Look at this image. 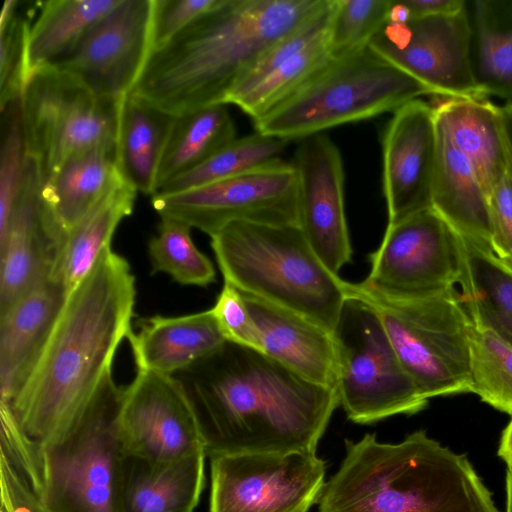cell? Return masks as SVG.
Listing matches in <instances>:
<instances>
[{"instance_id":"1","label":"cell","mask_w":512,"mask_h":512,"mask_svg":"<svg viewBox=\"0 0 512 512\" xmlns=\"http://www.w3.org/2000/svg\"><path fill=\"white\" fill-rule=\"evenodd\" d=\"M173 376L186 393L209 457L316 452L340 405L336 387L313 383L262 352L229 341Z\"/></svg>"},{"instance_id":"2","label":"cell","mask_w":512,"mask_h":512,"mask_svg":"<svg viewBox=\"0 0 512 512\" xmlns=\"http://www.w3.org/2000/svg\"><path fill=\"white\" fill-rule=\"evenodd\" d=\"M135 300L129 263L107 247L67 294L36 362L8 402L32 441L55 442L77 421L132 331Z\"/></svg>"},{"instance_id":"3","label":"cell","mask_w":512,"mask_h":512,"mask_svg":"<svg viewBox=\"0 0 512 512\" xmlns=\"http://www.w3.org/2000/svg\"><path fill=\"white\" fill-rule=\"evenodd\" d=\"M319 1L223 0L152 50L130 93L173 116L225 104L251 65Z\"/></svg>"},{"instance_id":"4","label":"cell","mask_w":512,"mask_h":512,"mask_svg":"<svg viewBox=\"0 0 512 512\" xmlns=\"http://www.w3.org/2000/svg\"><path fill=\"white\" fill-rule=\"evenodd\" d=\"M345 446L319 512H500L467 457L425 431L397 444L367 433Z\"/></svg>"},{"instance_id":"5","label":"cell","mask_w":512,"mask_h":512,"mask_svg":"<svg viewBox=\"0 0 512 512\" xmlns=\"http://www.w3.org/2000/svg\"><path fill=\"white\" fill-rule=\"evenodd\" d=\"M210 237L224 282L332 333L350 296V282L324 265L298 225L237 221Z\"/></svg>"},{"instance_id":"6","label":"cell","mask_w":512,"mask_h":512,"mask_svg":"<svg viewBox=\"0 0 512 512\" xmlns=\"http://www.w3.org/2000/svg\"><path fill=\"white\" fill-rule=\"evenodd\" d=\"M432 96L421 82L384 59L369 45L330 62L261 117L255 131L287 141L338 125L394 112Z\"/></svg>"},{"instance_id":"7","label":"cell","mask_w":512,"mask_h":512,"mask_svg":"<svg viewBox=\"0 0 512 512\" xmlns=\"http://www.w3.org/2000/svg\"><path fill=\"white\" fill-rule=\"evenodd\" d=\"M124 394L110 372L67 433L40 446L39 497L50 512H121L126 455L118 424Z\"/></svg>"},{"instance_id":"8","label":"cell","mask_w":512,"mask_h":512,"mask_svg":"<svg viewBox=\"0 0 512 512\" xmlns=\"http://www.w3.org/2000/svg\"><path fill=\"white\" fill-rule=\"evenodd\" d=\"M378 313L393 348L421 395L430 399L471 392L472 320L451 288L415 300H388L352 289Z\"/></svg>"},{"instance_id":"9","label":"cell","mask_w":512,"mask_h":512,"mask_svg":"<svg viewBox=\"0 0 512 512\" xmlns=\"http://www.w3.org/2000/svg\"><path fill=\"white\" fill-rule=\"evenodd\" d=\"M123 99L97 94L57 65L29 75L20 98L22 132L43 180L79 152L116 144Z\"/></svg>"},{"instance_id":"10","label":"cell","mask_w":512,"mask_h":512,"mask_svg":"<svg viewBox=\"0 0 512 512\" xmlns=\"http://www.w3.org/2000/svg\"><path fill=\"white\" fill-rule=\"evenodd\" d=\"M332 337L340 405L349 420L372 424L426 408L428 399L403 368L370 303L350 293Z\"/></svg>"},{"instance_id":"11","label":"cell","mask_w":512,"mask_h":512,"mask_svg":"<svg viewBox=\"0 0 512 512\" xmlns=\"http://www.w3.org/2000/svg\"><path fill=\"white\" fill-rule=\"evenodd\" d=\"M370 272L354 291L388 300L439 295L458 283L460 236L433 209L387 225L379 247L369 255Z\"/></svg>"},{"instance_id":"12","label":"cell","mask_w":512,"mask_h":512,"mask_svg":"<svg viewBox=\"0 0 512 512\" xmlns=\"http://www.w3.org/2000/svg\"><path fill=\"white\" fill-rule=\"evenodd\" d=\"M151 203L160 217L209 236L237 221L298 225V177L294 164L281 159L232 178L153 195Z\"/></svg>"},{"instance_id":"13","label":"cell","mask_w":512,"mask_h":512,"mask_svg":"<svg viewBox=\"0 0 512 512\" xmlns=\"http://www.w3.org/2000/svg\"><path fill=\"white\" fill-rule=\"evenodd\" d=\"M209 512H308L325 485L316 452L210 457Z\"/></svg>"},{"instance_id":"14","label":"cell","mask_w":512,"mask_h":512,"mask_svg":"<svg viewBox=\"0 0 512 512\" xmlns=\"http://www.w3.org/2000/svg\"><path fill=\"white\" fill-rule=\"evenodd\" d=\"M472 30L466 7L456 13L387 22L369 46L432 93V97L479 98L472 69Z\"/></svg>"},{"instance_id":"15","label":"cell","mask_w":512,"mask_h":512,"mask_svg":"<svg viewBox=\"0 0 512 512\" xmlns=\"http://www.w3.org/2000/svg\"><path fill=\"white\" fill-rule=\"evenodd\" d=\"M118 432L126 456L168 462L205 452L192 407L173 375L137 369L125 386Z\"/></svg>"},{"instance_id":"16","label":"cell","mask_w":512,"mask_h":512,"mask_svg":"<svg viewBox=\"0 0 512 512\" xmlns=\"http://www.w3.org/2000/svg\"><path fill=\"white\" fill-rule=\"evenodd\" d=\"M152 13L153 0H120L69 57L53 65L71 72L101 96L123 99L151 53Z\"/></svg>"},{"instance_id":"17","label":"cell","mask_w":512,"mask_h":512,"mask_svg":"<svg viewBox=\"0 0 512 512\" xmlns=\"http://www.w3.org/2000/svg\"><path fill=\"white\" fill-rule=\"evenodd\" d=\"M42 186L43 177L28 157L21 190L0 230V315L51 279L67 236L47 209Z\"/></svg>"},{"instance_id":"18","label":"cell","mask_w":512,"mask_h":512,"mask_svg":"<svg viewBox=\"0 0 512 512\" xmlns=\"http://www.w3.org/2000/svg\"><path fill=\"white\" fill-rule=\"evenodd\" d=\"M298 177V226L334 274L351 261L352 246L344 205V167L330 137L300 140L292 161Z\"/></svg>"},{"instance_id":"19","label":"cell","mask_w":512,"mask_h":512,"mask_svg":"<svg viewBox=\"0 0 512 512\" xmlns=\"http://www.w3.org/2000/svg\"><path fill=\"white\" fill-rule=\"evenodd\" d=\"M382 152L387 225L432 209L437 160L434 106L415 99L394 111L383 133Z\"/></svg>"},{"instance_id":"20","label":"cell","mask_w":512,"mask_h":512,"mask_svg":"<svg viewBox=\"0 0 512 512\" xmlns=\"http://www.w3.org/2000/svg\"><path fill=\"white\" fill-rule=\"evenodd\" d=\"M240 292L257 329L258 351L313 383L337 388L329 330L298 312Z\"/></svg>"},{"instance_id":"21","label":"cell","mask_w":512,"mask_h":512,"mask_svg":"<svg viewBox=\"0 0 512 512\" xmlns=\"http://www.w3.org/2000/svg\"><path fill=\"white\" fill-rule=\"evenodd\" d=\"M67 296L48 280L0 315V393L10 402L36 362Z\"/></svg>"},{"instance_id":"22","label":"cell","mask_w":512,"mask_h":512,"mask_svg":"<svg viewBox=\"0 0 512 512\" xmlns=\"http://www.w3.org/2000/svg\"><path fill=\"white\" fill-rule=\"evenodd\" d=\"M129 333L137 369L174 375L208 356L225 342L212 310L182 316L155 315Z\"/></svg>"},{"instance_id":"23","label":"cell","mask_w":512,"mask_h":512,"mask_svg":"<svg viewBox=\"0 0 512 512\" xmlns=\"http://www.w3.org/2000/svg\"><path fill=\"white\" fill-rule=\"evenodd\" d=\"M437 122L469 161L487 197L507 175L499 106L488 97H433Z\"/></svg>"},{"instance_id":"24","label":"cell","mask_w":512,"mask_h":512,"mask_svg":"<svg viewBox=\"0 0 512 512\" xmlns=\"http://www.w3.org/2000/svg\"><path fill=\"white\" fill-rule=\"evenodd\" d=\"M432 209L462 239L493 250L488 197L471 164L453 146L438 122Z\"/></svg>"},{"instance_id":"25","label":"cell","mask_w":512,"mask_h":512,"mask_svg":"<svg viewBox=\"0 0 512 512\" xmlns=\"http://www.w3.org/2000/svg\"><path fill=\"white\" fill-rule=\"evenodd\" d=\"M205 452L154 462L126 456L121 512H194L205 483Z\"/></svg>"},{"instance_id":"26","label":"cell","mask_w":512,"mask_h":512,"mask_svg":"<svg viewBox=\"0 0 512 512\" xmlns=\"http://www.w3.org/2000/svg\"><path fill=\"white\" fill-rule=\"evenodd\" d=\"M117 148L103 145L79 152L44 180L42 197L52 217L67 235L114 187L124 182Z\"/></svg>"},{"instance_id":"27","label":"cell","mask_w":512,"mask_h":512,"mask_svg":"<svg viewBox=\"0 0 512 512\" xmlns=\"http://www.w3.org/2000/svg\"><path fill=\"white\" fill-rule=\"evenodd\" d=\"M461 243L460 299L476 327L512 348V270L493 250L462 238Z\"/></svg>"},{"instance_id":"28","label":"cell","mask_w":512,"mask_h":512,"mask_svg":"<svg viewBox=\"0 0 512 512\" xmlns=\"http://www.w3.org/2000/svg\"><path fill=\"white\" fill-rule=\"evenodd\" d=\"M174 117L131 93L122 100L117 163L124 180L137 192L151 196L155 192L158 166Z\"/></svg>"},{"instance_id":"29","label":"cell","mask_w":512,"mask_h":512,"mask_svg":"<svg viewBox=\"0 0 512 512\" xmlns=\"http://www.w3.org/2000/svg\"><path fill=\"white\" fill-rule=\"evenodd\" d=\"M137 191L126 181L109 191L67 234L51 280L68 294L111 246L119 223L134 208Z\"/></svg>"},{"instance_id":"30","label":"cell","mask_w":512,"mask_h":512,"mask_svg":"<svg viewBox=\"0 0 512 512\" xmlns=\"http://www.w3.org/2000/svg\"><path fill=\"white\" fill-rule=\"evenodd\" d=\"M471 5L467 10L476 84L483 96L512 104V1L476 0Z\"/></svg>"},{"instance_id":"31","label":"cell","mask_w":512,"mask_h":512,"mask_svg":"<svg viewBox=\"0 0 512 512\" xmlns=\"http://www.w3.org/2000/svg\"><path fill=\"white\" fill-rule=\"evenodd\" d=\"M120 0H48L31 24L27 39V73L69 57L92 27ZM28 79V78H27Z\"/></svg>"},{"instance_id":"32","label":"cell","mask_w":512,"mask_h":512,"mask_svg":"<svg viewBox=\"0 0 512 512\" xmlns=\"http://www.w3.org/2000/svg\"><path fill=\"white\" fill-rule=\"evenodd\" d=\"M235 139L234 121L226 104L175 116L158 166L155 192L201 165Z\"/></svg>"},{"instance_id":"33","label":"cell","mask_w":512,"mask_h":512,"mask_svg":"<svg viewBox=\"0 0 512 512\" xmlns=\"http://www.w3.org/2000/svg\"><path fill=\"white\" fill-rule=\"evenodd\" d=\"M288 142L257 131L236 138L201 165L163 184L153 195L175 193L259 169L281 160Z\"/></svg>"},{"instance_id":"34","label":"cell","mask_w":512,"mask_h":512,"mask_svg":"<svg viewBox=\"0 0 512 512\" xmlns=\"http://www.w3.org/2000/svg\"><path fill=\"white\" fill-rule=\"evenodd\" d=\"M160 218L157 234L148 245L153 273H166L182 285L205 287L213 283L214 266L195 246L192 227L177 219Z\"/></svg>"},{"instance_id":"35","label":"cell","mask_w":512,"mask_h":512,"mask_svg":"<svg viewBox=\"0 0 512 512\" xmlns=\"http://www.w3.org/2000/svg\"><path fill=\"white\" fill-rule=\"evenodd\" d=\"M471 392L512 416V348L490 330L472 325Z\"/></svg>"},{"instance_id":"36","label":"cell","mask_w":512,"mask_h":512,"mask_svg":"<svg viewBox=\"0 0 512 512\" xmlns=\"http://www.w3.org/2000/svg\"><path fill=\"white\" fill-rule=\"evenodd\" d=\"M20 1L5 0L0 15V108L21 98L26 84L27 39L31 23Z\"/></svg>"},{"instance_id":"37","label":"cell","mask_w":512,"mask_h":512,"mask_svg":"<svg viewBox=\"0 0 512 512\" xmlns=\"http://www.w3.org/2000/svg\"><path fill=\"white\" fill-rule=\"evenodd\" d=\"M390 0H336L329 34L332 58L367 46L387 21Z\"/></svg>"},{"instance_id":"38","label":"cell","mask_w":512,"mask_h":512,"mask_svg":"<svg viewBox=\"0 0 512 512\" xmlns=\"http://www.w3.org/2000/svg\"><path fill=\"white\" fill-rule=\"evenodd\" d=\"M0 230L6 225L25 176L27 153L23 138L20 99L1 109Z\"/></svg>"},{"instance_id":"39","label":"cell","mask_w":512,"mask_h":512,"mask_svg":"<svg viewBox=\"0 0 512 512\" xmlns=\"http://www.w3.org/2000/svg\"><path fill=\"white\" fill-rule=\"evenodd\" d=\"M222 2L223 0H153L152 50L164 45Z\"/></svg>"},{"instance_id":"40","label":"cell","mask_w":512,"mask_h":512,"mask_svg":"<svg viewBox=\"0 0 512 512\" xmlns=\"http://www.w3.org/2000/svg\"><path fill=\"white\" fill-rule=\"evenodd\" d=\"M226 341L258 350V334L242 293L224 282L211 308Z\"/></svg>"},{"instance_id":"41","label":"cell","mask_w":512,"mask_h":512,"mask_svg":"<svg viewBox=\"0 0 512 512\" xmlns=\"http://www.w3.org/2000/svg\"><path fill=\"white\" fill-rule=\"evenodd\" d=\"M492 249L503 262L512 261V181L508 174L488 196Z\"/></svg>"},{"instance_id":"42","label":"cell","mask_w":512,"mask_h":512,"mask_svg":"<svg viewBox=\"0 0 512 512\" xmlns=\"http://www.w3.org/2000/svg\"><path fill=\"white\" fill-rule=\"evenodd\" d=\"M0 501V512H50L39 495L2 456H0Z\"/></svg>"},{"instance_id":"43","label":"cell","mask_w":512,"mask_h":512,"mask_svg":"<svg viewBox=\"0 0 512 512\" xmlns=\"http://www.w3.org/2000/svg\"><path fill=\"white\" fill-rule=\"evenodd\" d=\"M404 2L412 19L456 13L467 5L463 0H404Z\"/></svg>"},{"instance_id":"44","label":"cell","mask_w":512,"mask_h":512,"mask_svg":"<svg viewBox=\"0 0 512 512\" xmlns=\"http://www.w3.org/2000/svg\"><path fill=\"white\" fill-rule=\"evenodd\" d=\"M499 112L506 146L507 174L512 181V104L499 107ZM505 264L512 270V261Z\"/></svg>"},{"instance_id":"45","label":"cell","mask_w":512,"mask_h":512,"mask_svg":"<svg viewBox=\"0 0 512 512\" xmlns=\"http://www.w3.org/2000/svg\"><path fill=\"white\" fill-rule=\"evenodd\" d=\"M498 455L507 464L508 470L512 472V419L501 435Z\"/></svg>"},{"instance_id":"46","label":"cell","mask_w":512,"mask_h":512,"mask_svg":"<svg viewBox=\"0 0 512 512\" xmlns=\"http://www.w3.org/2000/svg\"><path fill=\"white\" fill-rule=\"evenodd\" d=\"M506 512H512V472L506 473Z\"/></svg>"}]
</instances>
